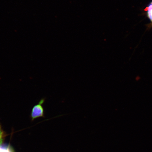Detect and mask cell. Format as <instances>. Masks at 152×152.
Returning a JSON list of instances; mask_svg holds the SVG:
<instances>
[{
    "mask_svg": "<svg viewBox=\"0 0 152 152\" xmlns=\"http://www.w3.org/2000/svg\"><path fill=\"white\" fill-rule=\"evenodd\" d=\"M46 98H42L38 103L35 104L32 109L31 113V117L32 120L38 118L43 117L44 115V109L43 104H44Z\"/></svg>",
    "mask_w": 152,
    "mask_h": 152,
    "instance_id": "6da1fadb",
    "label": "cell"
},
{
    "mask_svg": "<svg viewBox=\"0 0 152 152\" xmlns=\"http://www.w3.org/2000/svg\"><path fill=\"white\" fill-rule=\"evenodd\" d=\"M3 134V131L2 130L1 126H0V144L2 143V140Z\"/></svg>",
    "mask_w": 152,
    "mask_h": 152,
    "instance_id": "3957f363",
    "label": "cell"
},
{
    "mask_svg": "<svg viewBox=\"0 0 152 152\" xmlns=\"http://www.w3.org/2000/svg\"><path fill=\"white\" fill-rule=\"evenodd\" d=\"M147 11L148 16L152 22V3L145 9Z\"/></svg>",
    "mask_w": 152,
    "mask_h": 152,
    "instance_id": "7a4b0ae2",
    "label": "cell"
},
{
    "mask_svg": "<svg viewBox=\"0 0 152 152\" xmlns=\"http://www.w3.org/2000/svg\"><path fill=\"white\" fill-rule=\"evenodd\" d=\"M0 152H10L7 150H5L0 149Z\"/></svg>",
    "mask_w": 152,
    "mask_h": 152,
    "instance_id": "277c9868",
    "label": "cell"
}]
</instances>
